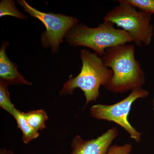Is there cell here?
Masks as SVG:
<instances>
[{"label":"cell","mask_w":154,"mask_h":154,"mask_svg":"<svg viewBox=\"0 0 154 154\" xmlns=\"http://www.w3.org/2000/svg\"><path fill=\"white\" fill-rule=\"evenodd\" d=\"M133 44H125L107 48L102 59L106 66L113 72V76L105 86L114 94H123L142 88L146 82L144 72L135 57Z\"/></svg>","instance_id":"cell-1"},{"label":"cell","mask_w":154,"mask_h":154,"mask_svg":"<svg viewBox=\"0 0 154 154\" xmlns=\"http://www.w3.org/2000/svg\"><path fill=\"white\" fill-rule=\"evenodd\" d=\"M80 58L82 63L81 72L74 78L69 77L60 93L61 95L72 94L76 88H79L85 96L86 105L99 98L100 86L105 87L109 82L113 72L105 65L102 57L96 53L82 49Z\"/></svg>","instance_id":"cell-2"},{"label":"cell","mask_w":154,"mask_h":154,"mask_svg":"<svg viewBox=\"0 0 154 154\" xmlns=\"http://www.w3.org/2000/svg\"><path fill=\"white\" fill-rule=\"evenodd\" d=\"M65 38L70 46L88 47L100 56L105 54L107 48L134 42L126 31L116 29L112 22L105 21L94 28L83 23L78 24L66 33Z\"/></svg>","instance_id":"cell-3"},{"label":"cell","mask_w":154,"mask_h":154,"mask_svg":"<svg viewBox=\"0 0 154 154\" xmlns=\"http://www.w3.org/2000/svg\"><path fill=\"white\" fill-rule=\"evenodd\" d=\"M119 4L107 12L104 18L105 21L112 22L126 31L133 40L135 45H148L154 36V26L151 22V14L141 11L118 1Z\"/></svg>","instance_id":"cell-4"},{"label":"cell","mask_w":154,"mask_h":154,"mask_svg":"<svg viewBox=\"0 0 154 154\" xmlns=\"http://www.w3.org/2000/svg\"><path fill=\"white\" fill-rule=\"evenodd\" d=\"M149 92L142 88L132 90L124 99L113 105L97 104L91 107L90 113L93 118L114 122L123 128L132 139L137 143L141 140L142 134L137 131L128 120L131 107L135 101L148 97Z\"/></svg>","instance_id":"cell-5"},{"label":"cell","mask_w":154,"mask_h":154,"mask_svg":"<svg viewBox=\"0 0 154 154\" xmlns=\"http://www.w3.org/2000/svg\"><path fill=\"white\" fill-rule=\"evenodd\" d=\"M17 3L22 6L24 11L38 19L45 26L46 30L41 35L42 45L45 48H51L53 54L57 52L66 33L79 24L78 19L75 17L41 12L29 5L25 0L17 1Z\"/></svg>","instance_id":"cell-6"},{"label":"cell","mask_w":154,"mask_h":154,"mask_svg":"<svg viewBox=\"0 0 154 154\" xmlns=\"http://www.w3.org/2000/svg\"><path fill=\"white\" fill-rule=\"evenodd\" d=\"M118 135V130L114 127L93 139L85 140L77 135L72 142V150L70 154H107L112 142Z\"/></svg>","instance_id":"cell-7"},{"label":"cell","mask_w":154,"mask_h":154,"mask_svg":"<svg viewBox=\"0 0 154 154\" xmlns=\"http://www.w3.org/2000/svg\"><path fill=\"white\" fill-rule=\"evenodd\" d=\"M7 41L3 42L0 49V78L1 81L8 85H28L32 83L25 79L17 70L16 63L12 62L7 56L6 49L9 45Z\"/></svg>","instance_id":"cell-8"},{"label":"cell","mask_w":154,"mask_h":154,"mask_svg":"<svg viewBox=\"0 0 154 154\" xmlns=\"http://www.w3.org/2000/svg\"><path fill=\"white\" fill-rule=\"evenodd\" d=\"M11 115L15 118L17 122L18 128L22 131V140L24 143H28L31 140L35 139L39 136V134L38 131L33 129L28 124L23 116L22 112L16 109Z\"/></svg>","instance_id":"cell-9"},{"label":"cell","mask_w":154,"mask_h":154,"mask_svg":"<svg viewBox=\"0 0 154 154\" xmlns=\"http://www.w3.org/2000/svg\"><path fill=\"white\" fill-rule=\"evenodd\" d=\"M22 113L28 124L33 129L38 131L45 128V122L48 118L44 110H32L27 113L22 112Z\"/></svg>","instance_id":"cell-10"},{"label":"cell","mask_w":154,"mask_h":154,"mask_svg":"<svg viewBox=\"0 0 154 154\" xmlns=\"http://www.w3.org/2000/svg\"><path fill=\"white\" fill-rule=\"evenodd\" d=\"M11 16L20 19H26L22 13L19 11L15 5V2L12 0H2L0 2V17Z\"/></svg>","instance_id":"cell-11"},{"label":"cell","mask_w":154,"mask_h":154,"mask_svg":"<svg viewBox=\"0 0 154 154\" xmlns=\"http://www.w3.org/2000/svg\"><path fill=\"white\" fill-rule=\"evenodd\" d=\"M8 86L7 83L0 81V106L11 114L16 108L11 102Z\"/></svg>","instance_id":"cell-12"},{"label":"cell","mask_w":154,"mask_h":154,"mask_svg":"<svg viewBox=\"0 0 154 154\" xmlns=\"http://www.w3.org/2000/svg\"><path fill=\"white\" fill-rule=\"evenodd\" d=\"M124 2L140 11L154 14V0H122Z\"/></svg>","instance_id":"cell-13"},{"label":"cell","mask_w":154,"mask_h":154,"mask_svg":"<svg viewBox=\"0 0 154 154\" xmlns=\"http://www.w3.org/2000/svg\"><path fill=\"white\" fill-rule=\"evenodd\" d=\"M132 148V145L128 143L123 145H111L108 149L107 154H129Z\"/></svg>","instance_id":"cell-14"},{"label":"cell","mask_w":154,"mask_h":154,"mask_svg":"<svg viewBox=\"0 0 154 154\" xmlns=\"http://www.w3.org/2000/svg\"><path fill=\"white\" fill-rule=\"evenodd\" d=\"M0 154H14L13 153V152L11 151H7L6 150L4 149H2L1 150V153Z\"/></svg>","instance_id":"cell-15"},{"label":"cell","mask_w":154,"mask_h":154,"mask_svg":"<svg viewBox=\"0 0 154 154\" xmlns=\"http://www.w3.org/2000/svg\"><path fill=\"white\" fill-rule=\"evenodd\" d=\"M152 106H153V110L154 113V98L153 99Z\"/></svg>","instance_id":"cell-16"}]
</instances>
